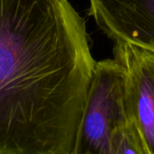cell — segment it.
Returning <instances> with one entry per match:
<instances>
[{
  "label": "cell",
  "instance_id": "obj_1",
  "mask_svg": "<svg viewBox=\"0 0 154 154\" xmlns=\"http://www.w3.org/2000/svg\"><path fill=\"white\" fill-rule=\"evenodd\" d=\"M95 63L68 0H0V154H75Z\"/></svg>",
  "mask_w": 154,
  "mask_h": 154
},
{
  "label": "cell",
  "instance_id": "obj_2",
  "mask_svg": "<svg viewBox=\"0 0 154 154\" xmlns=\"http://www.w3.org/2000/svg\"><path fill=\"white\" fill-rule=\"evenodd\" d=\"M128 121L123 67L115 58L96 62L75 154H102L113 132Z\"/></svg>",
  "mask_w": 154,
  "mask_h": 154
},
{
  "label": "cell",
  "instance_id": "obj_3",
  "mask_svg": "<svg viewBox=\"0 0 154 154\" xmlns=\"http://www.w3.org/2000/svg\"><path fill=\"white\" fill-rule=\"evenodd\" d=\"M113 54L125 72L129 122L146 154H154V52L129 44H115Z\"/></svg>",
  "mask_w": 154,
  "mask_h": 154
},
{
  "label": "cell",
  "instance_id": "obj_4",
  "mask_svg": "<svg viewBox=\"0 0 154 154\" xmlns=\"http://www.w3.org/2000/svg\"><path fill=\"white\" fill-rule=\"evenodd\" d=\"M90 15L115 44L154 52V0H90Z\"/></svg>",
  "mask_w": 154,
  "mask_h": 154
},
{
  "label": "cell",
  "instance_id": "obj_5",
  "mask_svg": "<svg viewBox=\"0 0 154 154\" xmlns=\"http://www.w3.org/2000/svg\"><path fill=\"white\" fill-rule=\"evenodd\" d=\"M102 154H146L134 128L128 121L110 138Z\"/></svg>",
  "mask_w": 154,
  "mask_h": 154
}]
</instances>
